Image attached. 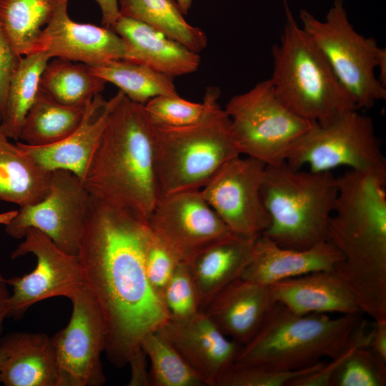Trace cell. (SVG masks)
<instances>
[{"mask_svg":"<svg viewBox=\"0 0 386 386\" xmlns=\"http://www.w3.org/2000/svg\"><path fill=\"white\" fill-rule=\"evenodd\" d=\"M147 222L91 196L77 258L101 312L105 349L116 367L145 363L142 340L169 319L145 271Z\"/></svg>","mask_w":386,"mask_h":386,"instance_id":"6da1fadb","label":"cell"},{"mask_svg":"<svg viewBox=\"0 0 386 386\" xmlns=\"http://www.w3.org/2000/svg\"><path fill=\"white\" fill-rule=\"evenodd\" d=\"M386 172L348 169L338 193L327 241L341 254L334 271L373 320H386Z\"/></svg>","mask_w":386,"mask_h":386,"instance_id":"7a4b0ae2","label":"cell"},{"mask_svg":"<svg viewBox=\"0 0 386 386\" xmlns=\"http://www.w3.org/2000/svg\"><path fill=\"white\" fill-rule=\"evenodd\" d=\"M119 91L81 182L91 197L147 222L161 199L154 124L144 105Z\"/></svg>","mask_w":386,"mask_h":386,"instance_id":"3957f363","label":"cell"},{"mask_svg":"<svg viewBox=\"0 0 386 386\" xmlns=\"http://www.w3.org/2000/svg\"><path fill=\"white\" fill-rule=\"evenodd\" d=\"M220 91L207 89L203 117L192 124H154V157L161 198L201 189L229 160L241 155L234 142L229 117L218 103Z\"/></svg>","mask_w":386,"mask_h":386,"instance_id":"277c9868","label":"cell"},{"mask_svg":"<svg viewBox=\"0 0 386 386\" xmlns=\"http://www.w3.org/2000/svg\"><path fill=\"white\" fill-rule=\"evenodd\" d=\"M284 5L286 21L279 42L272 47L269 79L277 96L293 113L318 124L359 110L313 39L298 26L286 0Z\"/></svg>","mask_w":386,"mask_h":386,"instance_id":"5b68a950","label":"cell"},{"mask_svg":"<svg viewBox=\"0 0 386 386\" xmlns=\"http://www.w3.org/2000/svg\"><path fill=\"white\" fill-rule=\"evenodd\" d=\"M361 314H299L276 302L256 335L239 351L235 362L279 371L312 367L333 359L350 344Z\"/></svg>","mask_w":386,"mask_h":386,"instance_id":"8992f818","label":"cell"},{"mask_svg":"<svg viewBox=\"0 0 386 386\" xmlns=\"http://www.w3.org/2000/svg\"><path fill=\"white\" fill-rule=\"evenodd\" d=\"M337 193L338 177L332 171H301L285 162L266 165L261 196L270 224L262 234L299 250L327 241Z\"/></svg>","mask_w":386,"mask_h":386,"instance_id":"52a82bcc","label":"cell"},{"mask_svg":"<svg viewBox=\"0 0 386 386\" xmlns=\"http://www.w3.org/2000/svg\"><path fill=\"white\" fill-rule=\"evenodd\" d=\"M302 28L320 49L340 84L358 109H368L385 99L386 87L375 75L386 51L372 37L359 34L349 21L342 0H335L325 19L320 21L302 9Z\"/></svg>","mask_w":386,"mask_h":386,"instance_id":"ba28073f","label":"cell"},{"mask_svg":"<svg viewBox=\"0 0 386 386\" xmlns=\"http://www.w3.org/2000/svg\"><path fill=\"white\" fill-rule=\"evenodd\" d=\"M240 154L266 165L284 162L291 145L312 122L290 111L277 96L270 79L229 99L224 108Z\"/></svg>","mask_w":386,"mask_h":386,"instance_id":"9c48e42d","label":"cell"},{"mask_svg":"<svg viewBox=\"0 0 386 386\" xmlns=\"http://www.w3.org/2000/svg\"><path fill=\"white\" fill-rule=\"evenodd\" d=\"M295 169L328 172L344 166L360 172H386V161L371 117L347 111L326 124L313 123L287 152Z\"/></svg>","mask_w":386,"mask_h":386,"instance_id":"30bf717a","label":"cell"},{"mask_svg":"<svg viewBox=\"0 0 386 386\" xmlns=\"http://www.w3.org/2000/svg\"><path fill=\"white\" fill-rule=\"evenodd\" d=\"M89 201L90 194L76 174L54 170L48 195L34 205L20 207L5 224L6 232L21 239L28 229H36L60 249L76 256Z\"/></svg>","mask_w":386,"mask_h":386,"instance_id":"8fae6325","label":"cell"},{"mask_svg":"<svg viewBox=\"0 0 386 386\" xmlns=\"http://www.w3.org/2000/svg\"><path fill=\"white\" fill-rule=\"evenodd\" d=\"M24 238L11 258L32 254L36 265L30 273L6 279L12 287L8 317L15 320L41 300L60 296L69 298L85 286L77 256L64 252L36 229H28Z\"/></svg>","mask_w":386,"mask_h":386,"instance_id":"7c38bea8","label":"cell"},{"mask_svg":"<svg viewBox=\"0 0 386 386\" xmlns=\"http://www.w3.org/2000/svg\"><path fill=\"white\" fill-rule=\"evenodd\" d=\"M265 167L257 159L237 156L222 166L201 189L205 200L234 234L260 235L269 226L261 196Z\"/></svg>","mask_w":386,"mask_h":386,"instance_id":"4fadbf2b","label":"cell"},{"mask_svg":"<svg viewBox=\"0 0 386 386\" xmlns=\"http://www.w3.org/2000/svg\"><path fill=\"white\" fill-rule=\"evenodd\" d=\"M68 325L51 337L59 372V386H99L105 382L101 355L105 328L99 307L86 286L69 298Z\"/></svg>","mask_w":386,"mask_h":386,"instance_id":"5bb4252c","label":"cell"},{"mask_svg":"<svg viewBox=\"0 0 386 386\" xmlns=\"http://www.w3.org/2000/svg\"><path fill=\"white\" fill-rule=\"evenodd\" d=\"M147 224L152 232L182 261L232 232L204 198L201 189L162 197Z\"/></svg>","mask_w":386,"mask_h":386,"instance_id":"9a60e30c","label":"cell"},{"mask_svg":"<svg viewBox=\"0 0 386 386\" xmlns=\"http://www.w3.org/2000/svg\"><path fill=\"white\" fill-rule=\"evenodd\" d=\"M69 0H61L49 23L43 29L36 52L51 58L78 61L89 66L116 59H127L123 39L112 29L74 21L67 11Z\"/></svg>","mask_w":386,"mask_h":386,"instance_id":"2e32d148","label":"cell"},{"mask_svg":"<svg viewBox=\"0 0 386 386\" xmlns=\"http://www.w3.org/2000/svg\"><path fill=\"white\" fill-rule=\"evenodd\" d=\"M158 331L202 377L207 386H215L235 363L242 347L227 337L203 310L183 320L169 319Z\"/></svg>","mask_w":386,"mask_h":386,"instance_id":"e0dca14e","label":"cell"},{"mask_svg":"<svg viewBox=\"0 0 386 386\" xmlns=\"http://www.w3.org/2000/svg\"><path fill=\"white\" fill-rule=\"evenodd\" d=\"M275 304L269 286L239 277L203 311L227 337L243 346L256 335Z\"/></svg>","mask_w":386,"mask_h":386,"instance_id":"ac0fdd59","label":"cell"},{"mask_svg":"<svg viewBox=\"0 0 386 386\" xmlns=\"http://www.w3.org/2000/svg\"><path fill=\"white\" fill-rule=\"evenodd\" d=\"M342 259L340 252L328 241L299 250L282 247L260 234L241 277L269 286L314 272L334 270Z\"/></svg>","mask_w":386,"mask_h":386,"instance_id":"d6986e66","label":"cell"},{"mask_svg":"<svg viewBox=\"0 0 386 386\" xmlns=\"http://www.w3.org/2000/svg\"><path fill=\"white\" fill-rule=\"evenodd\" d=\"M119 91L109 100L99 94L91 100L79 127L63 140L44 147L17 142L19 147L50 171H69L82 179Z\"/></svg>","mask_w":386,"mask_h":386,"instance_id":"ffe728a7","label":"cell"},{"mask_svg":"<svg viewBox=\"0 0 386 386\" xmlns=\"http://www.w3.org/2000/svg\"><path fill=\"white\" fill-rule=\"evenodd\" d=\"M4 357L0 382L6 386H59L51 337L44 333L13 332L0 339Z\"/></svg>","mask_w":386,"mask_h":386,"instance_id":"44dd1931","label":"cell"},{"mask_svg":"<svg viewBox=\"0 0 386 386\" xmlns=\"http://www.w3.org/2000/svg\"><path fill=\"white\" fill-rule=\"evenodd\" d=\"M269 286L276 302L296 313H362L351 290L334 270L314 272Z\"/></svg>","mask_w":386,"mask_h":386,"instance_id":"7402d4cb","label":"cell"},{"mask_svg":"<svg viewBox=\"0 0 386 386\" xmlns=\"http://www.w3.org/2000/svg\"><path fill=\"white\" fill-rule=\"evenodd\" d=\"M112 30L124 41L128 60L172 78L195 72L201 58L178 41L141 21L119 16Z\"/></svg>","mask_w":386,"mask_h":386,"instance_id":"603a6c76","label":"cell"},{"mask_svg":"<svg viewBox=\"0 0 386 386\" xmlns=\"http://www.w3.org/2000/svg\"><path fill=\"white\" fill-rule=\"evenodd\" d=\"M259 236L232 233L204 247L186 262L197 287L202 310L222 289L241 277Z\"/></svg>","mask_w":386,"mask_h":386,"instance_id":"cb8c5ba5","label":"cell"},{"mask_svg":"<svg viewBox=\"0 0 386 386\" xmlns=\"http://www.w3.org/2000/svg\"><path fill=\"white\" fill-rule=\"evenodd\" d=\"M52 172L16 143L0 140V200L20 207L41 202L49 192Z\"/></svg>","mask_w":386,"mask_h":386,"instance_id":"d4e9b609","label":"cell"},{"mask_svg":"<svg viewBox=\"0 0 386 386\" xmlns=\"http://www.w3.org/2000/svg\"><path fill=\"white\" fill-rule=\"evenodd\" d=\"M91 100L81 104H64L40 87L22 122L18 140L33 147L48 146L63 140L79 127Z\"/></svg>","mask_w":386,"mask_h":386,"instance_id":"484cf974","label":"cell"},{"mask_svg":"<svg viewBox=\"0 0 386 386\" xmlns=\"http://www.w3.org/2000/svg\"><path fill=\"white\" fill-rule=\"evenodd\" d=\"M61 0H0V29L19 56L36 52L43 29Z\"/></svg>","mask_w":386,"mask_h":386,"instance_id":"4316f807","label":"cell"},{"mask_svg":"<svg viewBox=\"0 0 386 386\" xmlns=\"http://www.w3.org/2000/svg\"><path fill=\"white\" fill-rule=\"evenodd\" d=\"M118 4L121 16L147 24L194 52L207 46L206 34L185 20L177 0H118Z\"/></svg>","mask_w":386,"mask_h":386,"instance_id":"83f0119b","label":"cell"},{"mask_svg":"<svg viewBox=\"0 0 386 386\" xmlns=\"http://www.w3.org/2000/svg\"><path fill=\"white\" fill-rule=\"evenodd\" d=\"M89 67L92 74L116 85L127 98L142 105L158 96L179 95L172 77L141 64L116 59Z\"/></svg>","mask_w":386,"mask_h":386,"instance_id":"f1b7e54d","label":"cell"},{"mask_svg":"<svg viewBox=\"0 0 386 386\" xmlns=\"http://www.w3.org/2000/svg\"><path fill=\"white\" fill-rule=\"evenodd\" d=\"M51 57L44 51L21 56L13 75L0 129L6 139L18 141L22 122L40 89L42 73Z\"/></svg>","mask_w":386,"mask_h":386,"instance_id":"f546056e","label":"cell"},{"mask_svg":"<svg viewBox=\"0 0 386 386\" xmlns=\"http://www.w3.org/2000/svg\"><path fill=\"white\" fill-rule=\"evenodd\" d=\"M106 83L88 65L59 58L48 62L40 87L57 102L75 105L89 102L104 90Z\"/></svg>","mask_w":386,"mask_h":386,"instance_id":"4dcf8cb0","label":"cell"},{"mask_svg":"<svg viewBox=\"0 0 386 386\" xmlns=\"http://www.w3.org/2000/svg\"><path fill=\"white\" fill-rule=\"evenodd\" d=\"M141 347L149 360V385L207 386L202 377L187 363L159 332L148 334Z\"/></svg>","mask_w":386,"mask_h":386,"instance_id":"1f68e13d","label":"cell"},{"mask_svg":"<svg viewBox=\"0 0 386 386\" xmlns=\"http://www.w3.org/2000/svg\"><path fill=\"white\" fill-rule=\"evenodd\" d=\"M162 300L171 320L189 319L202 310L197 287L186 262L177 267Z\"/></svg>","mask_w":386,"mask_h":386,"instance_id":"d6a6232c","label":"cell"},{"mask_svg":"<svg viewBox=\"0 0 386 386\" xmlns=\"http://www.w3.org/2000/svg\"><path fill=\"white\" fill-rule=\"evenodd\" d=\"M325 362L294 371H279L257 365L235 362L215 386H289L295 379L320 370Z\"/></svg>","mask_w":386,"mask_h":386,"instance_id":"836d02e7","label":"cell"},{"mask_svg":"<svg viewBox=\"0 0 386 386\" xmlns=\"http://www.w3.org/2000/svg\"><path fill=\"white\" fill-rule=\"evenodd\" d=\"M144 108L154 124L182 127L200 120L204 115L207 103L187 101L179 95L158 96L149 100Z\"/></svg>","mask_w":386,"mask_h":386,"instance_id":"e575fe53","label":"cell"},{"mask_svg":"<svg viewBox=\"0 0 386 386\" xmlns=\"http://www.w3.org/2000/svg\"><path fill=\"white\" fill-rule=\"evenodd\" d=\"M180 262L175 254L150 229L144 249L145 271L151 287L161 299Z\"/></svg>","mask_w":386,"mask_h":386,"instance_id":"d590c367","label":"cell"},{"mask_svg":"<svg viewBox=\"0 0 386 386\" xmlns=\"http://www.w3.org/2000/svg\"><path fill=\"white\" fill-rule=\"evenodd\" d=\"M21 56L12 49L0 29V119L3 118L11 79Z\"/></svg>","mask_w":386,"mask_h":386,"instance_id":"8d00e7d4","label":"cell"},{"mask_svg":"<svg viewBox=\"0 0 386 386\" xmlns=\"http://www.w3.org/2000/svg\"><path fill=\"white\" fill-rule=\"evenodd\" d=\"M367 348L379 360L386 364V320H374L370 328Z\"/></svg>","mask_w":386,"mask_h":386,"instance_id":"74e56055","label":"cell"},{"mask_svg":"<svg viewBox=\"0 0 386 386\" xmlns=\"http://www.w3.org/2000/svg\"><path fill=\"white\" fill-rule=\"evenodd\" d=\"M102 11V25L105 27L113 28L115 22L120 16L118 0H95Z\"/></svg>","mask_w":386,"mask_h":386,"instance_id":"f35d334b","label":"cell"},{"mask_svg":"<svg viewBox=\"0 0 386 386\" xmlns=\"http://www.w3.org/2000/svg\"><path fill=\"white\" fill-rule=\"evenodd\" d=\"M6 279L0 274V339L4 328V322L8 317L9 301L11 293L7 288Z\"/></svg>","mask_w":386,"mask_h":386,"instance_id":"ab89813d","label":"cell"},{"mask_svg":"<svg viewBox=\"0 0 386 386\" xmlns=\"http://www.w3.org/2000/svg\"><path fill=\"white\" fill-rule=\"evenodd\" d=\"M184 15H187L191 8L192 0H177Z\"/></svg>","mask_w":386,"mask_h":386,"instance_id":"60d3db41","label":"cell"},{"mask_svg":"<svg viewBox=\"0 0 386 386\" xmlns=\"http://www.w3.org/2000/svg\"><path fill=\"white\" fill-rule=\"evenodd\" d=\"M16 213V211L0 214V223L6 224Z\"/></svg>","mask_w":386,"mask_h":386,"instance_id":"b9f144b4","label":"cell"},{"mask_svg":"<svg viewBox=\"0 0 386 386\" xmlns=\"http://www.w3.org/2000/svg\"><path fill=\"white\" fill-rule=\"evenodd\" d=\"M4 352L2 350V349L0 347V365L4 359Z\"/></svg>","mask_w":386,"mask_h":386,"instance_id":"7bdbcfd3","label":"cell"},{"mask_svg":"<svg viewBox=\"0 0 386 386\" xmlns=\"http://www.w3.org/2000/svg\"><path fill=\"white\" fill-rule=\"evenodd\" d=\"M0 124H1V119H0ZM6 139L1 133V129H0V140Z\"/></svg>","mask_w":386,"mask_h":386,"instance_id":"ee69618b","label":"cell"}]
</instances>
